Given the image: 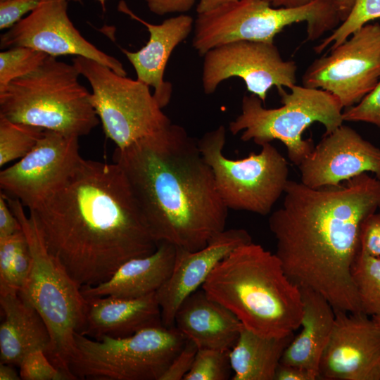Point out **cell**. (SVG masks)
Here are the masks:
<instances>
[{
	"instance_id": "5b68a950",
	"label": "cell",
	"mask_w": 380,
	"mask_h": 380,
	"mask_svg": "<svg viewBox=\"0 0 380 380\" xmlns=\"http://www.w3.org/2000/svg\"><path fill=\"white\" fill-rule=\"evenodd\" d=\"M80 75L73 63L49 55L34 70L0 91V115L68 136L87 135L99 118Z\"/></svg>"
},
{
	"instance_id": "cb8c5ba5",
	"label": "cell",
	"mask_w": 380,
	"mask_h": 380,
	"mask_svg": "<svg viewBox=\"0 0 380 380\" xmlns=\"http://www.w3.org/2000/svg\"><path fill=\"white\" fill-rule=\"evenodd\" d=\"M303 300L301 331L285 349L281 363L300 367L319 379V366L335 321L332 305L317 292L300 287Z\"/></svg>"
},
{
	"instance_id": "ffe728a7",
	"label": "cell",
	"mask_w": 380,
	"mask_h": 380,
	"mask_svg": "<svg viewBox=\"0 0 380 380\" xmlns=\"http://www.w3.org/2000/svg\"><path fill=\"white\" fill-rule=\"evenodd\" d=\"M85 299L84 323L80 333L89 337H125L163 325L156 293L137 298L108 296Z\"/></svg>"
},
{
	"instance_id": "9c48e42d",
	"label": "cell",
	"mask_w": 380,
	"mask_h": 380,
	"mask_svg": "<svg viewBox=\"0 0 380 380\" xmlns=\"http://www.w3.org/2000/svg\"><path fill=\"white\" fill-rule=\"evenodd\" d=\"M186 341L175 326L147 327L125 337L76 332L68 367L76 379L160 380Z\"/></svg>"
},
{
	"instance_id": "52a82bcc",
	"label": "cell",
	"mask_w": 380,
	"mask_h": 380,
	"mask_svg": "<svg viewBox=\"0 0 380 380\" xmlns=\"http://www.w3.org/2000/svg\"><path fill=\"white\" fill-rule=\"evenodd\" d=\"M286 92L278 90L282 106L266 108L262 101L251 94L244 96L241 113L229 123L234 135L242 131L241 140L253 141L262 146L273 140L281 141L288 158L296 165L310 153L315 146L311 139H303L305 130L314 122L324 125L325 134L343 125V106L331 93L317 88L294 84Z\"/></svg>"
},
{
	"instance_id": "836d02e7",
	"label": "cell",
	"mask_w": 380,
	"mask_h": 380,
	"mask_svg": "<svg viewBox=\"0 0 380 380\" xmlns=\"http://www.w3.org/2000/svg\"><path fill=\"white\" fill-rule=\"evenodd\" d=\"M198 349L194 342L186 339L184 346L172 360L160 380H183L193 365Z\"/></svg>"
},
{
	"instance_id": "30bf717a",
	"label": "cell",
	"mask_w": 380,
	"mask_h": 380,
	"mask_svg": "<svg viewBox=\"0 0 380 380\" xmlns=\"http://www.w3.org/2000/svg\"><path fill=\"white\" fill-rule=\"evenodd\" d=\"M225 142L223 125L198 140L222 201L228 209L270 214L289 180L288 162L271 143L262 144L258 153L233 160L224 154Z\"/></svg>"
},
{
	"instance_id": "7c38bea8",
	"label": "cell",
	"mask_w": 380,
	"mask_h": 380,
	"mask_svg": "<svg viewBox=\"0 0 380 380\" xmlns=\"http://www.w3.org/2000/svg\"><path fill=\"white\" fill-rule=\"evenodd\" d=\"M330 51L310 63L302 83L331 93L347 108L358 103L380 80V24L365 25Z\"/></svg>"
},
{
	"instance_id": "ee69618b",
	"label": "cell",
	"mask_w": 380,
	"mask_h": 380,
	"mask_svg": "<svg viewBox=\"0 0 380 380\" xmlns=\"http://www.w3.org/2000/svg\"><path fill=\"white\" fill-rule=\"evenodd\" d=\"M68 1H75V2H81L82 1V0H68ZM98 1L100 4L101 5V7L103 8V11H106V0H96Z\"/></svg>"
},
{
	"instance_id": "4316f807",
	"label": "cell",
	"mask_w": 380,
	"mask_h": 380,
	"mask_svg": "<svg viewBox=\"0 0 380 380\" xmlns=\"http://www.w3.org/2000/svg\"><path fill=\"white\" fill-rule=\"evenodd\" d=\"M360 312L373 317L380 314V257L360 251L351 267Z\"/></svg>"
},
{
	"instance_id": "3957f363",
	"label": "cell",
	"mask_w": 380,
	"mask_h": 380,
	"mask_svg": "<svg viewBox=\"0 0 380 380\" xmlns=\"http://www.w3.org/2000/svg\"><path fill=\"white\" fill-rule=\"evenodd\" d=\"M122 170L150 232L158 243L195 251L225 229L228 208L198 141L172 124L120 149Z\"/></svg>"
},
{
	"instance_id": "d6a6232c",
	"label": "cell",
	"mask_w": 380,
	"mask_h": 380,
	"mask_svg": "<svg viewBox=\"0 0 380 380\" xmlns=\"http://www.w3.org/2000/svg\"><path fill=\"white\" fill-rule=\"evenodd\" d=\"M344 121L365 122L380 127V80L358 103L343 111Z\"/></svg>"
},
{
	"instance_id": "d4e9b609",
	"label": "cell",
	"mask_w": 380,
	"mask_h": 380,
	"mask_svg": "<svg viewBox=\"0 0 380 380\" xmlns=\"http://www.w3.org/2000/svg\"><path fill=\"white\" fill-rule=\"evenodd\" d=\"M293 336H262L243 327L229 353L232 379L274 380L283 353Z\"/></svg>"
},
{
	"instance_id": "d590c367",
	"label": "cell",
	"mask_w": 380,
	"mask_h": 380,
	"mask_svg": "<svg viewBox=\"0 0 380 380\" xmlns=\"http://www.w3.org/2000/svg\"><path fill=\"white\" fill-rule=\"evenodd\" d=\"M360 251L380 257V213L369 215L362 222L360 232Z\"/></svg>"
},
{
	"instance_id": "f1b7e54d",
	"label": "cell",
	"mask_w": 380,
	"mask_h": 380,
	"mask_svg": "<svg viewBox=\"0 0 380 380\" xmlns=\"http://www.w3.org/2000/svg\"><path fill=\"white\" fill-rule=\"evenodd\" d=\"M380 18V0H356L346 19L333 32L314 47L317 53L327 46L330 50L344 42L354 32L369 21Z\"/></svg>"
},
{
	"instance_id": "e0dca14e",
	"label": "cell",
	"mask_w": 380,
	"mask_h": 380,
	"mask_svg": "<svg viewBox=\"0 0 380 380\" xmlns=\"http://www.w3.org/2000/svg\"><path fill=\"white\" fill-rule=\"evenodd\" d=\"M298 167L300 182L315 189L338 186L367 172L380 179V148L342 125L324 134Z\"/></svg>"
},
{
	"instance_id": "2e32d148",
	"label": "cell",
	"mask_w": 380,
	"mask_h": 380,
	"mask_svg": "<svg viewBox=\"0 0 380 380\" xmlns=\"http://www.w3.org/2000/svg\"><path fill=\"white\" fill-rule=\"evenodd\" d=\"M319 379L380 380V327L372 317L335 310Z\"/></svg>"
},
{
	"instance_id": "74e56055",
	"label": "cell",
	"mask_w": 380,
	"mask_h": 380,
	"mask_svg": "<svg viewBox=\"0 0 380 380\" xmlns=\"http://www.w3.org/2000/svg\"><path fill=\"white\" fill-rule=\"evenodd\" d=\"M22 230L21 225L9 207L5 195L0 194V238L13 235Z\"/></svg>"
},
{
	"instance_id": "7402d4cb",
	"label": "cell",
	"mask_w": 380,
	"mask_h": 380,
	"mask_svg": "<svg viewBox=\"0 0 380 380\" xmlns=\"http://www.w3.org/2000/svg\"><path fill=\"white\" fill-rule=\"evenodd\" d=\"M177 247L160 241L151 253L130 259L122 264L106 281L84 286V297L114 296L137 298L156 293L170 277Z\"/></svg>"
},
{
	"instance_id": "44dd1931",
	"label": "cell",
	"mask_w": 380,
	"mask_h": 380,
	"mask_svg": "<svg viewBox=\"0 0 380 380\" xmlns=\"http://www.w3.org/2000/svg\"><path fill=\"white\" fill-rule=\"evenodd\" d=\"M174 326L198 349L220 350H230L243 327L234 314L202 289L182 302Z\"/></svg>"
},
{
	"instance_id": "4fadbf2b",
	"label": "cell",
	"mask_w": 380,
	"mask_h": 380,
	"mask_svg": "<svg viewBox=\"0 0 380 380\" xmlns=\"http://www.w3.org/2000/svg\"><path fill=\"white\" fill-rule=\"evenodd\" d=\"M203 57L202 84L206 94H213L224 80L236 77L265 103L272 87L290 89L296 83V63L284 61L274 43L232 42L209 50Z\"/></svg>"
},
{
	"instance_id": "83f0119b",
	"label": "cell",
	"mask_w": 380,
	"mask_h": 380,
	"mask_svg": "<svg viewBox=\"0 0 380 380\" xmlns=\"http://www.w3.org/2000/svg\"><path fill=\"white\" fill-rule=\"evenodd\" d=\"M44 131L43 128L12 122L0 115V167L26 156Z\"/></svg>"
},
{
	"instance_id": "e575fe53",
	"label": "cell",
	"mask_w": 380,
	"mask_h": 380,
	"mask_svg": "<svg viewBox=\"0 0 380 380\" xmlns=\"http://www.w3.org/2000/svg\"><path fill=\"white\" fill-rule=\"evenodd\" d=\"M41 0H3L0 1V29L12 27L23 15L32 12Z\"/></svg>"
},
{
	"instance_id": "ba28073f",
	"label": "cell",
	"mask_w": 380,
	"mask_h": 380,
	"mask_svg": "<svg viewBox=\"0 0 380 380\" xmlns=\"http://www.w3.org/2000/svg\"><path fill=\"white\" fill-rule=\"evenodd\" d=\"M341 21L335 0H314L297 8H275L266 0H237L199 13L192 46L203 56L232 42L274 43L275 36L295 23L305 22L307 40L319 39Z\"/></svg>"
},
{
	"instance_id": "5bb4252c",
	"label": "cell",
	"mask_w": 380,
	"mask_h": 380,
	"mask_svg": "<svg viewBox=\"0 0 380 380\" xmlns=\"http://www.w3.org/2000/svg\"><path fill=\"white\" fill-rule=\"evenodd\" d=\"M78 137L45 129L26 156L0 172V188L27 209L37 207L73 173L82 157Z\"/></svg>"
},
{
	"instance_id": "ac0fdd59",
	"label": "cell",
	"mask_w": 380,
	"mask_h": 380,
	"mask_svg": "<svg viewBox=\"0 0 380 380\" xmlns=\"http://www.w3.org/2000/svg\"><path fill=\"white\" fill-rule=\"evenodd\" d=\"M250 234L243 229H224L197 251L177 248L172 274L156 292L163 324L174 326L175 313L182 302L201 287L217 265L236 248L251 243Z\"/></svg>"
},
{
	"instance_id": "d6986e66",
	"label": "cell",
	"mask_w": 380,
	"mask_h": 380,
	"mask_svg": "<svg viewBox=\"0 0 380 380\" xmlns=\"http://www.w3.org/2000/svg\"><path fill=\"white\" fill-rule=\"evenodd\" d=\"M118 10L141 23L149 32L148 41L139 50H121L134 68L137 80L153 88L154 96L164 108L170 102L172 92L171 84L163 79L165 67L173 50L191 33L194 19L189 15L180 14L155 25L133 13L123 1L120 2Z\"/></svg>"
},
{
	"instance_id": "1f68e13d",
	"label": "cell",
	"mask_w": 380,
	"mask_h": 380,
	"mask_svg": "<svg viewBox=\"0 0 380 380\" xmlns=\"http://www.w3.org/2000/svg\"><path fill=\"white\" fill-rule=\"evenodd\" d=\"M21 379L24 380H72L71 374L56 367L42 350H34L21 361L20 365Z\"/></svg>"
},
{
	"instance_id": "484cf974",
	"label": "cell",
	"mask_w": 380,
	"mask_h": 380,
	"mask_svg": "<svg viewBox=\"0 0 380 380\" xmlns=\"http://www.w3.org/2000/svg\"><path fill=\"white\" fill-rule=\"evenodd\" d=\"M31 264V252L23 229L0 238V295L18 293Z\"/></svg>"
},
{
	"instance_id": "ab89813d",
	"label": "cell",
	"mask_w": 380,
	"mask_h": 380,
	"mask_svg": "<svg viewBox=\"0 0 380 380\" xmlns=\"http://www.w3.org/2000/svg\"><path fill=\"white\" fill-rule=\"evenodd\" d=\"M237 0H199L196 7L198 14L216 8L222 5Z\"/></svg>"
},
{
	"instance_id": "f6af8a7d",
	"label": "cell",
	"mask_w": 380,
	"mask_h": 380,
	"mask_svg": "<svg viewBox=\"0 0 380 380\" xmlns=\"http://www.w3.org/2000/svg\"><path fill=\"white\" fill-rule=\"evenodd\" d=\"M377 325L380 327V314L372 317Z\"/></svg>"
},
{
	"instance_id": "4dcf8cb0",
	"label": "cell",
	"mask_w": 380,
	"mask_h": 380,
	"mask_svg": "<svg viewBox=\"0 0 380 380\" xmlns=\"http://www.w3.org/2000/svg\"><path fill=\"white\" fill-rule=\"evenodd\" d=\"M229 350L198 349L193 365L183 380H227L232 367Z\"/></svg>"
},
{
	"instance_id": "bcb514c9",
	"label": "cell",
	"mask_w": 380,
	"mask_h": 380,
	"mask_svg": "<svg viewBox=\"0 0 380 380\" xmlns=\"http://www.w3.org/2000/svg\"><path fill=\"white\" fill-rule=\"evenodd\" d=\"M0 1H3V0H0Z\"/></svg>"
},
{
	"instance_id": "9a60e30c",
	"label": "cell",
	"mask_w": 380,
	"mask_h": 380,
	"mask_svg": "<svg viewBox=\"0 0 380 380\" xmlns=\"http://www.w3.org/2000/svg\"><path fill=\"white\" fill-rule=\"evenodd\" d=\"M68 0H41L27 16L0 37V47L26 46L49 56H83L127 76L122 64L87 40L68 15Z\"/></svg>"
},
{
	"instance_id": "7a4b0ae2",
	"label": "cell",
	"mask_w": 380,
	"mask_h": 380,
	"mask_svg": "<svg viewBox=\"0 0 380 380\" xmlns=\"http://www.w3.org/2000/svg\"><path fill=\"white\" fill-rule=\"evenodd\" d=\"M284 196L268 224L285 273L335 310L360 312L351 267L360 250L361 224L380 209V179L365 172L344 185L317 189L289 180Z\"/></svg>"
},
{
	"instance_id": "f546056e",
	"label": "cell",
	"mask_w": 380,
	"mask_h": 380,
	"mask_svg": "<svg viewBox=\"0 0 380 380\" xmlns=\"http://www.w3.org/2000/svg\"><path fill=\"white\" fill-rule=\"evenodd\" d=\"M49 55L26 46L4 49L0 53V91L12 80L37 68Z\"/></svg>"
},
{
	"instance_id": "60d3db41",
	"label": "cell",
	"mask_w": 380,
	"mask_h": 380,
	"mask_svg": "<svg viewBox=\"0 0 380 380\" xmlns=\"http://www.w3.org/2000/svg\"><path fill=\"white\" fill-rule=\"evenodd\" d=\"M275 8H297L307 5L314 0H266Z\"/></svg>"
},
{
	"instance_id": "277c9868",
	"label": "cell",
	"mask_w": 380,
	"mask_h": 380,
	"mask_svg": "<svg viewBox=\"0 0 380 380\" xmlns=\"http://www.w3.org/2000/svg\"><path fill=\"white\" fill-rule=\"evenodd\" d=\"M201 289L258 335L284 337L300 328V288L286 275L276 254L260 244L251 242L234 249Z\"/></svg>"
},
{
	"instance_id": "8d00e7d4",
	"label": "cell",
	"mask_w": 380,
	"mask_h": 380,
	"mask_svg": "<svg viewBox=\"0 0 380 380\" xmlns=\"http://www.w3.org/2000/svg\"><path fill=\"white\" fill-rule=\"evenodd\" d=\"M196 0H145L149 10L158 15L171 13H185L194 5Z\"/></svg>"
},
{
	"instance_id": "7bdbcfd3",
	"label": "cell",
	"mask_w": 380,
	"mask_h": 380,
	"mask_svg": "<svg viewBox=\"0 0 380 380\" xmlns=\"http://www.w3.org/2000/svg\"><path fill=\"white\" fill-rule=\"evenodd\" d=\"M341 21H344L351 11L356 0H335Z\"/></svg>"
},
{
	"instance_id": "603a6c76",
	"label": "cell",
	"mask_w": 380,
	"mask_h": 380,
	"mask_svg": "<svg viewBox=\"0 0 380 380\" xmlns=\"http://www.w3.org/2000/svg\"><path fill=\"white\" fill-rule=\"evenodd\" d=\"M0 362L19 367L28 353L42 350L48 355L51 338L39 312L18 293L0 295Z\"/></svg>"
},
{
	"instance_id": "6da1fadb",
	"label": "cell",
	"mask_w": 380,
	"mask_h": 380,
	"mask_svg": "<svg viewBox=\"0 0 380 380\" xmlns=\"http://www.w3.org/2000/svg\"><path fill=\"white\" fill-rule=\"evenodd\" d=\"M29 213L50 253L82 288L108 280L157 248L121 167L83 158Z\"/></svg>"
},
{
	"instance_id": "8fae6325",
	"label": "cell",
	"mask_w": 380,
	"mask_h": 380,
	"mask_svg": "<svg viewBox=\"0 0 380 380\" xmlns=\"http://www.w3.org/2000/svg\"><path fill=\"white\" fill-rule=\"evenodd\" d=\"M91 87V102L108 139L122 149L172 123L150 87L83 56L72 60Z\"/></svg>"
},
{
	"instance_id": "b9f144b4",
	"label": "cell",
	"mask_w": 380,
	"mask_h": 380,
	"mask_svg": "<svg viewBox=\"0 0 380 380\" xmlns=\"http://www.w3.org/2000/svg\"><path fill=\"white\" fill-rule=\"evenodd\" d=\"M13 365L0 362V380H19L20 374L14 369Z\"/></svg>"
},
{
	"instance_id": "f35d334b",
	"label": "cell",
	"mask_w": 380,
	"mask_h": 380,
	"mask_svg": "<svg viewBox=\"0 0 380 380\" xmlns=\"http://www.w3.org/2000/svg\"><path fill=\"white\" fill-rule=\"evenodd\" d=\"M274 380H316V379L304 369L280 362L276 371Z\"/></svg>"
},
{
	"instance_id": "8992f818",
	"label": "cell",
	"mask_w": 380,
	"mask_h": 380,
	"mask_svg": "<svg viewBox=\"0 0 380 380\" xmlns=\"http://www.w3.org/2000/svg\"><path fill=\"white\" fill-rule=\"evenodd\" d=\"M5 196L21 225L32 255L30 272L18 294L47 326L51 338L49 359L72 375L68 363L74 351L75 334L81 332L84 323L86 299L81 287L47 248L32 215L25 214L19 200Z\"/></svg>"
}]
</instances>
